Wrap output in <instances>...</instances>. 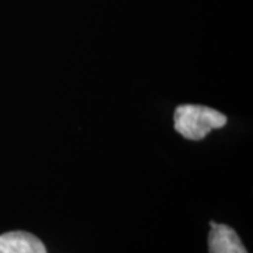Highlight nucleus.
<instances>
[{"label":"nucleus","instance_id":"f257e3e1","mask_svg":"<svg viewBox=\"0 0 253 253\" xmlns=\"http://www.w3.org/2000/svg\"><path fill=\"white\" fill-rule=\"evenodd\" d=\"M174 129L186 139L201 141L210 131L222 128L228 123L225 114L199 104H183L173 114Z\"/></svg>","mask_w":253,"mask_h":253},{"label":"nucleus","instance_id":"7ed1b4c3","mask_svg":"<svg viewBox=\"0 0 253 253\" xmlns=\"http://www.w3.org/2000/svg\"><path fill=\"white\" fill-rule=\"evenodd\" d=\"M0 253H46V249L33 234L11 231L0 235Z\"/></svg>","mask_w":253,"mask_h":253},{"label":"nucleus","instance_id":"f03ea898","mask_svg":"<svg viewBox=\"0 0 253 253\" xmlns=\"http://www.w3.org/2000/svg\"><path fill=\"white\" fill-rule=\"evenodd\" d=\"M211 231L208 235L210 253H248L241 238L228 225L210 222Z\"/></svg>","mask_w":253,"mask_h":253}]
</instances>
